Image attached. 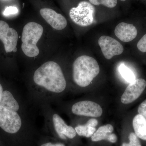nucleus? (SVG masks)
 I'll return each instance as SVG.
<instances>
[{
    "label": "nucleus",
    "mask_w": 146,
    "mask_h": 146,
    "mask_svg": "<svg viewBox=\"0 0 146 146\" xmlns=\"http://www.w3.org/2000/svg\"><path fill=\"white\" fill-rule=\"evenodd\" d=\"M33 80L37 85L55 93L63 92L66 82L60 66L54 61H48L35 72Z\"/></svg>",
    "instance_id": "nucleus-1"
},
{
    "label": "nucleus",
    "mask_w": 146,
    "mask_h": 146,
    "mask_svg": "<svg viewBox=\"0 0 146 146\" xmlns=\"http://www.w3.org/2000/svg\"><path fill=\"white\" fill-rule=\"evenodd\" d=\"M73 67L74 81L82 87L89 86L100 72L97 60L89 56L82 55L77 58Z\"/></svg>",
    "instance_id": "nucleus-2"
},
{
    "label": "nucleus",
    "mask_w": 146,
    "mask_h": 146,
    "mask_svg": "<svg viewBox=\"0 0 146 146\" xmlns=\"http://www.w3.org/2000/svg\"><path fill=\"white\" fill-rule=\"evenodd\" d=\"M43 31L42 26L35 22H30L24 27L21 48L27 56L34 57L39 55V50L36 44L42 36Z\"/></svg>",
    "instance_id": "nucleus-3"
},
{
    "label": "nucleus",
    "mask_w": 146,
    "mask_h": 146,
    "mask_svg": "<svg viewBox=\"0 0 146 146\" xmlns=\"http://www.w3.org/2000/svg\"><path fill=\"white\" fill-rule=\"evenodd\" d=\"M95 8L90 3L82 1L77 7L70 10L69 15L73 22L80 26L91 25L94 22Z\"/></svg>",
    "instance_id": "nucleus-4"
},
{
    "label": "nucleus",
    "mask_w": 146,
    "mask_h": 146,
    "mask_svg": "<svg viewBox=\"0 0 146 146\" xmlns=\"http://www.w3.org/2000/svg\"><path fill=\"white\" fill-rule=\"evenodd\" d=\"M22 126L18 112L0 105V129L9 134L17 133Z\"/></svg>",
    "instance_id": "nucleus-5"
},
{
    "label": "nucleus",
    "mask_w": 146,
    "mask_h": 146,
    "mask_svg": "<svg viewBox=\"0 0 146 146\" xmlns=\"http://www.w3.org/2000/svg\"><path fill=\"white\" fill-rule=\"evenodd\" d=\"M102 52L106 59H111L115 56L121 54L124 51L121 44L110 36L103 35L98 41Z\"/></svg>",
    "instance_id": "nucleus-6"
},
{
    "label": "nucleus",
    "mask_w": 146,
    "mask_h": 146,
    "mask_svg": "<svg viewBox=\"0 0 146 146\" xmlns=\"http://www.w3.org/2000/svg\"><path fill=\"white\" fill-rule=\"evenodd\" d=\"M18 34L14 29L10 28L8 24L0 21V39L3 43L6 52L13 51L16 48Z\"/></svg>",
    "instance_id": "nucleus-7"
},
{
    "label": "nucleus",
    "mask_w": 146,
    "mask_h": 146,
    "mask_svg": "<svg viewBox=\"0 0 146 146\" xmlns=\"http://www.w3.org/2000/svg\"><path fill=\"white\" fill-rule=\"evenodd\" d=\"M72 111L75 115L93 117H100L103 112L99 104L91 101H82L76 103L73 105Z\"/></svg>",
    "instance_id": "nucleus-8"
},
{
    "label": "nucleus",
    "mask_w": 146,
    "mask_h": 146,
    "mask_svg": "<svg viewBox=\"0 0 146 146\" xmlns=\"http://www.w3.org/2000/svg\"><path fill=\"white\" fill-rule=\"evenodd\" d=\"M146 87V81L144 79L135 80L127 87L121 98V102L124 104L132 103L141 96Z\"/></svg>",
    "instance_id": "nucleus-9"
},
{
    "label": "nucleus",
    "mask_w": 146,
    "mask_h": 146,
    "mask_svg": "<svg viewBox=\"0 0 146 146\" xmlns=\"http://www.w3.org/2000/svg\"><path fill=\"white\" fill-rule=\"evenodd\" d=\"M40 13L46 22L55 29L61 30L67 26L68 23L66 18L52 9H42Z\"/></svg>",
    "instance_id": "nucleus-10"
},
{
    "label": "nucleus",
    "mask_w": 146,
    "mask_h": 146,
    "mask_svg": "<svg viewBox=\"0 0 146 146\" xmlns=\"http://www.w3.org/2000/svg\"><path fill=\"white\" fill-rule=\"evenodd\" d=\"M115 34L122 42H129L136 38L138 35V31L132 24L121 23L115 28Z\"/></svg>",
    "instance_id": "nucleus-11"
},
{
    "label": "nucleus",
    "mask_w": 146,
    "mask_h": 146,
    "mask_svg": "<svg viewBox=\"0 0 146 146\" xmlns=\"http://www.w3.org/2000/svg\"><path fill=\"white\" fill-rule=\"evenodd\" d=\"M52 119L55 129L60 138L66 139V137H67L72 139L75 137L76 134L75 129L72 127L67 125L59 115L54 114Z\"/></svg>",
    "instance_id": "nucleus-12"
},
{
    "label": "nucleus",
    "mask_w": 146,
    "mask_h": 146,
    "mask_svg": "<svg viewBox=\"0 0 146 146\" xmlns=\"http://www.w3.org/2000/svg\"><path fill=\"white\" fill-rule=\"evenodd\" d=\"M114 128L111 125L107 124L99 128L91 136V140L94 142L106 140L112 143H116L117 136L112 133Z\"/></svg>",
    "instance_id": "nucleus-13"
},
{
    "label": "nucleus",
    "mask_w": 146,
    "mask_h": 146,
    "mask_svg": "<svg viewBox=\"0 0 146 146\" xmlns=\"http://www.w3.org/2000/svg\"><path fill=\"white\" fill-rule=\"evenodd\" d=\"M0 105L7 109L17 112L19 110V105L12 92L9 90H4L1 97Z\"/></svg>",
    "instance_id": "nucleus-14"
},
{
    "label": "nucleus",
    "mask_w": 146,
    "mask_h": 146,
    "mask_svg": "<svg viewBox=\"0 0 146 146\" xmlns=\"http://www.w3.org/2000/svg\"><path fill=\"white\" fill-rule=\"evenodd\" d=\"M133 129L138 138L146 141V119L142 115H136L133 120Z\"/></svg>",
    "instance_id": "nucleus-15"
},
{
    "label": "nucleus",
    "mask_w": 146,
    "mask_h": 146,
    "mask_svg": "<svg viewBox=\"0 0 146 146\" xmlns=\"http://www.w3.org/2000/svg\"><path fill=\"white\" fill-rule=\"evenodd\" d=\"M98 124L96 119H91L84 125H79L75 127L76 132L80 136H85L87 138L91 137L96 132V127Z\"/></svg>",
    "instance_id": "nucleus-16"
},
{
    "label": "nucleus",
    "mask_w": 146,
    "mask_h": 146,
    "mask_svg": "<svg viewBox=\"0 0 146 146\" xmlns=\"http://www.w3.org/2000/svg\"><path fill=\"white\" fill-rule=\"evenodd\" d=\"M119 70L123 78L129 83H130L136 80L135 75L132 71L123 63L120 65Z\"/></svg>",
    "instance_id": "nucleus-17"
},
{
    "label": "nucleus",
    "mask_w": 146,
    "mask_h": 146,
    "mask_svg": "<svg viewBox=\"0 0 146 146\" xmlns=\"http://www.w3.org/2000/svg\"><path fill=\"white\" fill-rule=\"evenodd\" d=\"M89 1L91 4L94 5H102L108 8L115 7L117 3V0H89Z\"/></svg>",
    "instance_id": "nucleus-18"
},
{
    "label": "nucleus",
    "mask_w": 146,
    "mask_h": 146,
    "mask_svg": "<svg viewBox=\"0 0 146 146\" xmlns=\"http://www.w3.org/2000/svg\"><path fill=\"white\" fill-rule=\"evenodd\" d=\"M129 142L128 143H123L121 146H142L136 134L131 133L129 136Z\"/></svg>",
    "instance_id": "nucleus-19"
},
{
    "label": "nucleus",
    "mask_w": 146,
    "mask_h": 146,
    "mask_svg": "<svg viewBox=\"0 0 146 146\" xmlns=\"http://www.w3.org/2000/svg\"><path fill=\"white\" fill-rule=\"evenodd\" d=\"M137 47L140 51L146 52V34L144 35L138 41Z\"/></svg>",
    "instance_id": "nucleus-20"
},
{
    "label": "nucleus",
    "mask_w": 146,
    "mask_h": 146,
    "mask_svg": "<svg viewBox=\"0 0 146 146\" xmlns=\"http://www.w3.org/2000/svg\"><path fill=\"white\" fill-rule=\"evenodd\" d=\"M18 8L16 7L9 6L5 8L3 13L4 16H8L12 14H16L18 13Z\"/></svg>",
    "instance_id": "nucleus-21"
},
{
    "label": "nucleus",
    "mask_w": 146,
    "mask_h": 146,
    "mask_svg": "<svg viewBox=\"0 0 146 146\" xmlns=\"http://www.w3.org/2000/svg\"><path fill=\"white\" fill-rule=\"evenodd\" d=\"M138 111L139 114L143 116L146 119V100L141 103L139 105Z\"/></svg>",
    "instance_id": "nucleus-22"
},
{
    "label": "nucleus",
    "mask_w": 146,
    "mask_h": 146,
    "mask_svg": "<svg viewBox=\"0 0 146 146\" xmlns=\"http://www.w3.org/2000/svg\"><path fill=\"white\" fill-rule=\"evenodd\" d=\"M41 146H65V145L63 144H53L52 143H48L43 144Z\"/></svg>",
    "instance_id": "nucleus-23"
},
{
    "label": "nucleus",
    "mask_w": 146,
    "mask_h": 146,
    "mask_svg": "<svg viewBox=\"0 0 146 146\" xmlns=\"http://www.w3.org/2000/svg\"><path fill=\"white\" fill-rule=\"evenodd\" d=\"M4 89L1 83H0V102H1V99L2 96V94L3 92Z\"/></svg>",
    "instance_id": "nucleus-24"
},
{
    "label": "nucleus",
    "mask_w": 146,
    "mask_h": 146,
    "mask_svg": "<svg viewBox=\"0 0 146 146\" xmlns=\"http://www.w3.org/2000/svg\"><path fill=\"white\" fill-rule=\"evenodd\" d=\"M120 1H125L126 0H120Z\"/></svg>",
    "instance_id": "nucleus-25"
}]
</instances>
